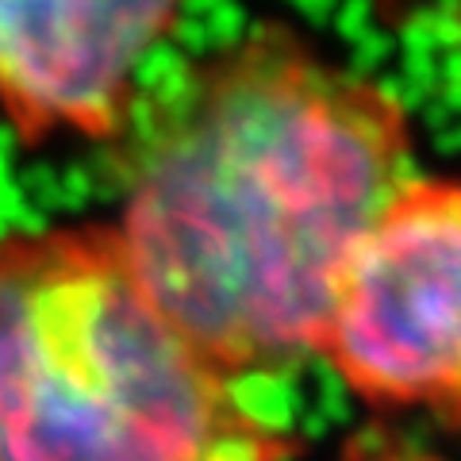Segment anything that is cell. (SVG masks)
<instances>
[{"mask_svg": "<svg viewBox=\"0 0 461 461\" xmlns=\"http://www.w3.org/2000/svg\"><path fill=\"white\" fill-rule=\"evenodd\" d=\"M115 239L230 377L320 354L346 266L411 185L396 100L285 27L196 58L127 123Z\"/></svg>", "mask_w": 461, "mask_h": 461, "instance_id": "obj_1", "label": "cell"}, {"mask_svg": "<svg viewBox=\"0 0 461 461\" xmlns=\"http://www.w3.org/2000/svg\"><path fill=\"white\" fill-rule=\"evenodd\" d=\"M320 354L369 403L461 423V181H411L381 212Z\"/></svg>", "mask_w": 461, "mask_h": 461, "instance_id": "obj_3", "label": "cell"}, {"mask_svg": "<svg viewBox=\"0 0 461 461\" xmlns=\"http://www.w3.org/2000/svg\"><path fill=\"white\" fill-rule=\"evenodd\" d=\"M293 442L158 308L112 227L0 235V461H285Z\"/></svg>", "mask_w": 461, "mask_h": 461, "instance_id": "obj_2", "label": "cell"}, {"mask_svg": "<svg viewBox=\"0 0 461 461\" xmlns=\"http://www.w3.org/2000/svg\"><path fill=\"white\" fill-rule=\"evenodd\" d=\"M185 0H0V112L27 147L127 131Z\"/></svg>", "mask_w": 461, "mask_h": 461, "instance_id": "obj_4", "label": "cell"}]
</instances>
